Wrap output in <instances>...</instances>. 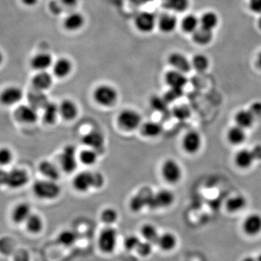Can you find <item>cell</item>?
Instances as JSON below:
<instances>
[{
    "mask_svg": "<svg viewBox=\"0 0 261 261\" xmlns=\"http://www.w3.org/2000/svg\"><path fill=\"white\" fill-rule=\"evenodd\" d=\"M65 7H74L78 3L79 0H59Z\"/></svg>",
    "mask_w": 261,
    "mask_h": 261,
    "instance_id": "56",
    "label": "cell"
},
{
    "mask_svg": "<svg viewBox=\"0 0 261 261\" xmlns=\"http://www.w3.org/2000/svg\"><path fill=\"white\" fill-rule=\"evenodd\" d=\"M136 250L140 256L147 257L151 254L152 250H153V244L147 241H141Z\"/></svg>",
    "mask_w": 261,
    "mask_h": 261,
    "instance_id": "46",
    "label": "cell"
},
{
    "mask_svg": "<svg viewBox=\"0 0 261 261\" xmlns=\"http://www.w3.org/2000/svg\"><path fill=\"white\" fill-rule=\"evenodd\" d=\"M153 194L150 189L144 188L139 192L137 195L133 197L130 201V208L132 211L139 212L145 206L148 207L149 202Z\"/></svg>",
    "mask_w": 261,
    "mask_h": 261,
    "instance_id": "13",
    "label": "cell"
},
{
    "mask_svg": "<svg viewBox=\"0 0 261 261\" xmlns=\"http://www.w3.org/2000/svg\"><path fill=\"white\" fill-rule=\"evenodd\" d=\"M202 144L201 135L195 131L187 133L183 137L182 145L183 150L189 154L198 153Z\"/></svg>",
    "mask_w": 261,
    "mask_h": 261,
    "instance_id": "12",
    "label": "cell"
},
{
    "mask_svg": "<svg viewBox=\"0 0 261 261\" xmlns=\"http://www.w3.org/2000/svg\"><path fill=\"white\" fill-rule=\"evenodd\" d=\"M60 115L65 120H73L78 116L77 104L71 100H65L59 106Z\"/></svg>",
    "mask_w": 261,
    "mask_h": 261,
    "instance_id": "21",
    "label": "cell"
},
{
    "mask_svg": "<svg viewBox=\"0 0 261 261\" xmlns=\"http://www.w3.org/2000/svg\"><path fill=\"white\" fill-rule=\"evenodd\" d=\"M29 180L26 171L21 168H14L9 171L7 176V186L13 189L23 187Z\"/></svg>",
    "mask_w": 261,
    "mask_h": 261,
    "instance_id": "10",
    "label": "cell"
},
{
    "mask_svg": "<svg viewBox=\"0 0 261 261\" xmlns=\"http://www.w3.org/2000/svg\"><path fill=\"white\" fill-rule=\"evenodd\" d=\"M23 98V91L18 86H9L0 94V102L4 105L10 106L20 102Z\"/></svg>",
    "mask_w": 261,
    "mask_h": 261,
    "instance_id": "11",
    "label": "cell"
},
{
    "mask_svg": "<svg viewBox=\"0 0 261 261\" xmlns=\"http://www.w3.org/2000/svg\"><path fill=\"white\" fill-rule=\"evenodd\" d=\"M174 116L179 120H186L190 116V112L187 107L181 106V107H178L174 109Z\"/></svg>",
    "mask_w": 261,
    "mask_h": 261,
    "instance_id": "50",
    "label": "cell"
},
{
    "mask_svg": "<svg viewBox=\"0 0 261 261\" xmlns=\"http://www.w3.org/2000/svg\"><path fill=\"white\" fill-rule=\"evenodd\" d=\"M52 68L57 78L65 79L72 72L73 63L68 58H60L54 62Z\"/></svg>",
    "mask_w": 261,
    "mask_h": 261,
    "instance_id": "14",
    "label": "cell"
},
{
    "mask_svg": "<svg viewBox=\"0 0 261 261\" xmlns=\"http://www.w3.org/2000/svg\"><path fill=\"white\" fill-rule=\"evenodd\" d=\"M33 192L40 199L54 200L60 195L61 188L56 183V181L50 180H40L34 183Z\"/></svg>",
    "mask_w": 261,
    "mask_h": 261,
    "instance_id": "2",
    "label": "cell"
},
{
    "mask_svg": "<svg viewBox=\"0 0 261 261\" xmlns=\"http://www.w3.org/2000/svg\"><path fill=\"white\" fill-rule=\"evenodd\" d=\"M29 104L35 107L36 109L44 108L46 104L48 103L47 96L41 91L35 89L34 92H31L28 95Z\"/></svg>",
    "mask_w": 261,
    "mask_h": 261,
    "instance_id": "35",
    "label": "cell"
},
{
    "mask_svg": "<svg viewBox=\"0 0 261 261\" xmlns=\"http://www.w3.org/2000/svg\"><path fill=\"white\" fill-rule=\"evenodd\" d=\"M141 116L138 112L132 109L122 110L118 116L119 126L125 131H134L140 127L141 123Z\"/></svg>",
    "mask_w": 261,
    "mask_h": 261,
    "instance_id": "4",
    "label": "cell"
},
{
    "mask_svg": "<svg viewBox=\"0 0 261 261\" xmlns=\"http://www.w3.org/2000/svg\"><path fill=\"white\" fill-rule=\"evenodd\" d=\"M141 233L145 241H149L152 244H157L160 235H158V231L153 225L150 223L144 224L141 227Z\"/></svg>",
    "mask_w": 261,
    "mask_h": 261,
    "instance_id": "40",
    "label": "cell"
},
{
    "mask_svg": "<svg viewBox=\"0 0 261 261\" xmlns=\"http://www.w3.org/2000/svg\"><path fill=\"white\" fill-rule=\"evenodd\" d=\"M252 151H253V155H254L256 160L261 159V145L256 146Z\"/></svg>",
    "mask_w": 261,
    "mask_h": 261,
    "instance_id": "57",
    "label": "cell"
},
{
    "mask_svg": "<svg viewBox=\"0 0 261 261\" xmlns=\"http://www.w3.org/2000/svg\"><path fill=\"white\" fill-rule=\"evenodd\" d=\"M227 138L231 144H235V145L241 144L243 141H244L246 138L244 129L237 126V125L231 128L228 131Z\"/></svg>",
    "mask_w": 261,
    "mask_h": 261,
    "instance_id": "34",
    "label": "cell"
},
{
    "mask_svg": "<svg viewBox=\"0 0 261 261\" xmlns=\"http://www.w3.org/2000/svg\"><path fill=\"white\" fill-rule=\"evenodd\" d=\"M246 204H247V201L244 197L238 195V196L233 197L228 201L226 203V208L229 212L235 213V212L242 210L246 206Z\"/></svg>",
    "mask_w": 261,
    "mask_h": 261,
    "instance_id": "41",
    "label": "cell"
},
{
    "mask_svg": "<svg viewBox=\"0 0 261 261\" xmlns=\"http://www.w3.org/2000/svg\"><path fill=\"white\" fill-rule=\"evenodd\" d=\"M118 235L116 229L107 227L101 232L98 240V245L101 251L104 253H112L117 244Z\"/></svg>",
    "mask_w": 261,
    "mask_h": 261,
    "instance_id": "6",
    "label": "cell"
},
{
    "mask_svg": "<svg viewBox=\"0 0 261 261\" xmlns=\"http://www.w3.org/2000/svg\"><path fill=\"white\" fill-rule=\"evenodd\" d=\"M16 116L23 123H34L38 119V112L37 109L31 104L21 105L16 110Z\"/></svg>",
    "mask_w": 261,
    "mask_h": 261,
    "instance_id": "15",
    "label": "cell"
},
{
    "mask_svg": "<svg viewBox=\"0 0 261 261\" xmlns=\"http://www.w3.org/2000/svg\"><path fill=\"white\" fill-rule=\"evenodd\" d=\"M43 119L45 123L53 125L56 122L58 115L60 114L59 106L53 102H49L44 107Z\"/></svg>",
    "mask_w": 261,
    "mask_h": 261,
    "instance_id": "32",
    "label": "cell"
},
{
    "mask_svg": "<svg viewBox=\"0 0 261 261\" xmlns=\"http://www.w3.org/2000/svg\"><path fill=\"white\" fill-rule=\"evenodd\" d=\"M183 95V89H177V88H170L169 90L167 91L166 93L164 95V98L166 100L167 102H174L179 98H181Z\"/></svg>",
    "mask_w": 261,
    "mask_h": 261,
    "instance_id": "47",
    "label": "cell"
},
{
    "mask_svg": "<svg viewBox=\"0 0 261 261\" xmlns=\"http://www.w3.org/2000/svg\"><path fill=\"white\" fill-rule=\"evenodd\" d=\"M209 64L210 62H209L208 58L205 55L199 54L194 57L192 65L196 71L202 72L208 68Z\"/></svg>",
    "mask_w": 261,
    "mask_h": 261,
    "instance_id": "43",
    "label": "cell"
},
{
    "mask_svg": "<svg viewBox=\"0 0 261 261\" xmlns=\"http://www.w3.org/2000/svg\"><path fill=\"white\" fill-rule=\"evenodd\" d=\"M58 1H59V0L57 2L52 1L51 5H50L52 13H55L56 14H60L61 13V6H59Z\"/></svg>",
    "mask_w": 261,
    "mask_h": 261,
    "instance_id": "55",
    "label": "cell"
},
{
    "mask_svg": "<svg viewBox=\"0 0 261 261\" xmlns=\"http://www.w3.org/2000/svg\"><path fill=\"white\" fill-rule=\"evenodd\" d=\"M85 24V19L83 15L77 12L70 13L63 20V26L66 31L76 32L81 29Z\"/></svg>",
    "mask_w": 261,
    "mask_h": 261,
    "instance_id": "17",
    "label": "cell"
},
{
    "mask_svg": "<svg viewBox=\"0 0 261 261\" xmlns=\"http://www.w3.org/2000/svg\"><path fill=\"white\" fill-rule=\"evenodd\" d=\"M162 7L176 13H183L187 10L189 0H161Z\"/></svg>",
    "mask_w": 261,
    "mask_h": 261,
    "instance_id": "29",
    "label": "cell"
},
{
    "mask_svg": "<svg viewBox=\"0 0 261 261\" xmlns=\"http://www.w3.org/2000/svg\"><path fill=\"white\" fill-rule=\"evenodd\" d=\"M2 60H3L2 54H1V52H0V65H1V62H2Z\"/></svg>",
    "mask_w": 261,
    "mask_h": 261,
    "instance_id": "60",
    "label": "cell"
},
{
    "mask_svg": "<svg viewBox=\"0 0 261 261\" xmlns=\"http://www.w3.org/2000/svg\"><path fill=\"white\" fill-rule=\"evenodd\" d=\"M140 242H141V240L137 236H129L125 240L124 246L126 250H129V251H131V250H136V249L137 248Z\"/></svg>",
    "mask_w": 261,
    "mask_h": 261,
    "instance_id": "49",
    "label": "cell"
},
{
    "mask_svg": "<svg viewBox=\"0 0 261 261\" xmlns=\"http://www.w3.org/2000/svg\"><path fill=\"white\" fill-rule=\"evenodd\" d=\"M165 80L170 88L177 89H183L187 83V79L184 74L175 69L166 73Z\"/></svg>",
    "mask_w": 261,
    "mask_h": 261,
    "instance_id": "20",
    "label": "cell"
},
{
    "mask_svg": "<svg viewBox=\"0 0 261 261\" xmlns=\"http://www.w3.org/2000/svg\"><path fill=\"white\" fill-rule=\"evenodd\" d=\"M83 144L89 147L97 150L102 148L104 144V136L99 131H92L83 136L82 139Z\"/></svg>",
    "mask_w": 261,
    "mask_h": 261,
    "instance_id": "22",
    "label": "cell"
},
{
    "mask_svg": "<svg viewBox=\"0 0 261 261\" xmlns=\"http://www.w3.org/2000/svg\"><path fill=\"white\" fill-rule=\"evenodd\" d=\"M200 20L194 15H188L181 21V28L184 32L194 33L199 28Z\"/></svg>",
    "mask_w": 261,
    "mask_h": 261,
    "instance_id": "39",
    "label": "cell"
},
{
    "mask_svg": "<svg viewBox=\"0 0 261 261\" xmlns=\"http://www.w3.org/2000/svg\"><path fill=\"white\" fill-rule=\"evenodd\" d=\"M254 115L252 112L249 110H240L236 114L235 120L237 126L243 128V129H247L254 123L255 119Z\"/></svg>",
    "mask_w": 261,
    "mask_h": 261,
    "instance_id": "30",
    "label": "cell"
},
{
    "mask_svg": "<svg viewBox=\"0 0 261 261\" xmlns=\"http://www.w3.org/2000/svg\"><path fill=\"white\" fill-rule=\"evenodd\" d=\"M161 174L167 182L177 183L181 180L182 170L177 161L173 159H168L162 164Z\"/></svg>",
    "mask_w": 261,
    "mask_h": 261,
    "instance_id": "5",
    "label": "cell"
},
{
    "mask_svg": "<svg viewBox=\"0 0 261 261\" xmlns=\"http://www.w3.org/2000/svg\"><path fill=\"white\" fill-rule=\"evenodd\" d=\"M168 62L174 68V69L181 71L183 74L190 71L192 64L189 60L183 54L180 52H174L168 57Z\"/></svg>",
    "mask_w": 261,
    "mask_h": 261,
    "instance_id": "16",
    "label": "cell"
},
{
    "mask_svg": "<svg viewBox=\"0 0 261 261\" xmlns=\"http://www.w3.org/2000/svg\"><path fill=\"white\" fill-rule=\"evenodd\" d=\"M53 63L51 55L47 52L37 54L31 60V67L37 71H46Z\"/></svg>",
    "mask_w": 261,
    "mask_h": 261,
    "instance_id": "19",
    "label": "cell"
},
{
    "mask_svg": "<svg viewBox=\"0 0 261 261\" xmlns=\"http://www.w3.org/2000/svg\"><path fill=\"white\" fill-rule=\"evenodd\" d=\"M213 38V31L206 28L199 27L193 33V40L197 44L201 45H206L211 42Z\"/></svg>",
    "mask_w": 261,
    "mask_h": 261,
    "instance_id": "31",
    "label": "cell"
},
{
    "mask_svg": "<svg viewBox=\"0 0 261 261\" xmlns=\"http://www.w3.org/2000/svg\"><path fill=\"white\" fill-rule=\"evenodd\" d=\"M177 244V237L172 233H164L163 235H160L157 244L160 248L163 251H171L175 248Z\"/></svg>",
    "mask_w": 261,
    "mask_h": 261,
    "instance_id": "28",
    "label": "cell"
},
{
    "mask_svg": "<svg viewBox=\"0 0 261 261\" xmlns=\"http://www.w3.org/2000/svg\"><path fill=\"white\" fill-rule=\"evenodd\" d=\"M157 25L161 31L165 34H170L177 28L178 20L174 15L165 13L160 16L159 19H158Z\"/></svg>",
    "mask_w": 261,
    "mask_h": 261,
    "instance_id": "24",
    "label": "cell"
},
{
    "mask_svg": "<svg viewBox=\"0 0 261 261\" xmlns=\"http://www.w3.org/2000/svg\"><path fill=\"white\" fill-rule=\"evenodd\" d=\"M158 23L156 16L150 12H141L136 16L134 25L143 34H149L154 30Z\"/></svg>",
    "mask_w": 261,
    "mask_h": 261,
    "instance_id": "7",
    "label": "cell"
},
{
    "mask_svg": "<svg viewBox=\"0 0 261 261\" xmlns=\"http://www.w3.org/2000/svg\"><path fill=\"white\" fill-rule=\"evenodd\" d=\"M61 168L67 174L74 172L77 168V149L74 146L67 145L60 158Z\"/></svg>",
    "mask_w": 261,
    "mask_h": 261,
    "instance_id": "8",
    "label": "cell"
},
{
    "mask_svg": "<svg viewBox=\"0 0 261 261\" xmlns=\"http://www.w3.org/2000/svg\"><path fill=\"white\" fill-rule=\"evenodd\" d=\"M39 170L43 176L47 177V180L57 181L60 177L58 168L48 161H41L39 165Z\"/></svg>",
    "mask_w": 261,
    "mask_h": 261,
    "instance_id": "25",
    "label": "cell"
},
{
    "mask_svg": "<svg viewBox=\"0 0 261 261\" xmlns=\"http://www.w3.org/2000/svg\"><path fill=\"white\" fill-rule=\"evenodd\" d=\"M8 172L3 169H0V185H6L7 181Z\"/></svg>",
    "mask_w": 261,
    "mask_h": 261,
    "instance_id": "54",
    "label": "cell"
},
{
    "mask_svg": "<svg viewBox=\"0 0 261 261\" xmlns=\"http://www.w3.org/2000/svg\"><path fill=\"white\" fill-rule=\"evenodd\" d=\"M257 65H259V68H261V52L258 55Z\"/></svg>",
    "mask_w": 261,
    "mask_h": 261,
    "instance_id": "59",
    "label": "cell"
},
{
    "mask_svg": "<svg viewBox=\"0 0 261 261\" xmlns=\"http://www.w3.org/2000/svg\"><path fill=\"white\" fill-rule=\"evenodd\" d=\"M95 102L102 107H110L117 102L119 94L113 86L107 84L98 86L94 91Z\"/></svg>",
    "mask_w": 261,
    "mask_h": 261,
    "instance_id": "3",
    "label": "cell"
},
{
    "mask_svg": "<svg viewBox=\"0 0 261 261\" xmlns=\"http://www.w3.org/2000/svg\"><path fill=\"white\" fill-rule=\"evenodd\" d=\"M150 103L153 110L162 113L167 110L168 102L164 97L153 96L150 98Z\"/></svg>",
    "mask_w": 261,
    "mask_h": 261,
    "instance_id": "45",
    "label": "cell"
},
{
    "mask_svg": "<svg viewBox=\"0 0 261 261\" xmlns=\"http://www.w3.org/2000/svg\"><path fill=\"white\" fill-rule=\"evenodd\" d=\"M13 153L7 147L0 148V165H7L10 163L13 160Z\"/></svg>",
    "mask_w": 261,
    "mask_h": 261,
    "instance_id": "48",
    "label": "cell"
},
{
    "mask_svg": "<svg viewBox=\"0 0 261 261\" xmlns=\"http://www.w3.org/2000/svg\"><path fill=\"white\" fill-rule=\"evenodd\" d=\"M249 7L255 13H261V0H249Z\"/></svg>",
    "mask_w": 261,
    "mask_h": 261,
    "instance_id": "51",
    "label": "cell"
},
{
    "mask_svg": "<svg viewBox=\"0 0 261 261\" xmlns=\"http://www.w3.org/2000/svg\"><path fill=\"white\" fill-rule=\"evenodd\" d=\"M243 230L246 235L256 236L261 232V216L259 214H251L247 216L243 223Z\"/></svg>",
    "mask_w": 261,
    "mask_h": 261,
    "instance_id": "18",
    "label": "cell"
},
{
    "mask_svg": "<svg viewBox=\"0 0 261 261\" xmlns=\"http://www.w3.org/2000/svg\"><path fill=\"white\" fill-rule=\"evenodd\" d=\"M258 24H259V28H260V29L261 30V17L260 18V19H259V23H258Z\"/></svg>",
    "mask_w": 261,
    "mask_h": 261,
    "instance_id": "61",
    "label": "cell"
},
{
    "mask_svg": "<svg viewBox=\"0 0 261 261\" xmlns=\"http://www.w3.org/2000/svg\"><path fill=\"white\" fill-rule=\"evenodd\" d=\"M22 1H23V2L24 3V4H26V5L31 6L35 4L39 0H22Z\"/></svg>",
    "mask_w": 261,
    "mask_h": 261,
    "instance_id": "58",
    "label": "cell"
},
{
    "mask_svg": "<svg viewBox=\"0 0 261 261\" xmlns=\"http://www.w3.org/2000/svg\"><path fill=\"white\" fill-rule=\"evenodd\" d=\"M175 197L171 191L162 189L153 194L149 202L148 207L151 209L165 208L174 203Z\"/></svg>",
    "mask_w": 261,
    "mask_h": 261,
    "instance_id": "9",
    "label": "cell"
},
{
    "mask_svg": "<svg viewBox=\"0 0 261 261\" xmlns=\"http://www.w3.org/2000/svg\"><path fill=\"white\" fill-rule=\"evenodd\" d=\"M52 84V76L47 71H39L32 79L33 87L37 90L44 92L50 89Z\"/></svg>",
    "mask_w": 261,
    "mask_h": 261,
    "instance_id": "23",
    "label": "cell"
},
{
    "mask_svg": "<svg viewBox=\"0 0 261 261\" xmlns=\"http://www.w3.org/2000/svg\"><path fill=\"white\" fill-rule=\"evenodd\" d=\"M79 161L85 165H93L96 163L98 159V154L97 150L94 149H86L82 150L79 156Z\"/></svg>",
    "mask_w": 261,
    "mask_h": 261,
    "instance_id": "38",
    "label": "cell"
},
{
    "mask_svg": "<svg viewBox=\"0 0 261 261\" xmlns=\"http://www.w3.org/2000/svg\"><path fill=\"white\" fill-rule=\"evenodd\" d=\"M14 261H30L29 255L26 250H20L15 256Z\"/></svg>",
    "mask_w": 261,
    "mask_h": 261,
    "instance_id": "52",
    "label": "cell"
},
{
    "mask_svg": "<svg viewBox=\"0 0 261 261\" xmlns=\"http://www.w3.org/2000/svg\"><path fill=\"white\" fill-rule=\"evenodd\" d=\"M77 236L76 232L71 230H65L58 236V242L65 247H69L75 243Z\"/></svg>",
    "mask_w": 261,
    "mask_h": 261,
    "instance_id": "42",
    "label": "cell"
},
{
    "mask_svg": "<svg viewBox=\"0 0 261 261\" xmlns=\"http://www.w3.org/2000/svg\"><path fill=\"white\" fill-rule=\"evenodd\" d=\"M162 127L159 123L155 121H147L141 126V133L144 137L155 138L161 135Z\"/></svg>",
    "mask_w": 261,
    "mask_h": 261,
    "instance_id": "33",
    "label": "cell"
},
{
    "mask_svg": "<svg viewBox=\"0 0 261 261\" xmlns=\"http://www.w3.org/2000/svg\"><path fill=\"white\" fill-rule=\"evenodd\" d=\"M255 117H261V102H256L252 104L250 109Z\"/></svg>",
    "mask_w": 261,
    "mask_h": 261,
    "instance_id": "53",
    "label": "cell"
},
{
    "mask_svg": "<svg viewBox=\"0 0 261 261\" xmlns=\"http://www.w3.org/2000/svg\"><path fill=\"white\" fill-rule=\"evenodd\" d=\"M101 220L107 225H111L117 221L119 214L113 208H106L101 213Z\"/></svg>",
    "mask_w": 261,
    "mask_h": 261,
    "instance_id": "44",
    "label": "cell"
},
{
    "mask_svg": "<svg viewBox=\"0 0 261 261\" xmlns=\"http://www.w3.org/2000/svg\"><path fill=\"white\" fill-rule=\"evenodd\" d=\"M25 223H26V229L31 233L38 234L42 230V219L37 214L31 213Z\"/></svg>",
    "mask_w": 261,
    "mask_h": 261,
    "instance_id": "36",
    "label": "cell"
},
{
    "mask_svg": "<svg viewBox=\"0 0 261 261\" xmlns=\"http://www.w3.org/2000/svg\"><path fill=\"white\" fill-rule=\"evenodd\" d=\"M31 214V207L26 202L16 205L12 214L13 221L16 223H25Z\"/></svg>",
    "mask_w": 261,
    "mask_h": 261,
    "instance_id": "26",
    "label": "cell"
},
{
    "mask_svg": "<svg viewBox=\"0 0 261 261\" xmlns=\"http://www.w3.org/2000/svg\"><path fill=\"white\" fill-rule=\"evenodd\" d=\"M255 160L256 158L253 151L247 149L240 150L235 156L236 164L241 168H247L251 166Z\"/></svg>",
    "mask_w": 261,
    "mask_h": 261,
    "instance_id": "27",
    "label": "cell"
},
{
    "mask_svg": "<svg viewBox=\"0 0 261 261\" xmlns=\"http://www.w3.org/2000/svg\"><path fill=\"white\" fill-rule=\"evenodd\" d=\"M104 183V178L98 172L82 171L77 174L73 180V186L79 192H87L91 188L102 187Z\"/></svg>",
    "mask_w": 261,
    "mask_h": 261,
    "instance_id": "1",
    "label": "cell"
},
{
    "mask_svg": "<svg viewBox=\"0 0 261 261\" xmlns=\"http://www.w3.org/2000/svg\"><path fill=\"white\" fill-rule=\"evenodd\" d=\"M258 261H261V254L259 256V258H258Z\"/></svg>",
    "mask_w": 261,
    "mask_h": 261,
    "instance_id": "62",
    "label": "cell"
},
{
    "mask_svg": "<svg viewBox=\"0 0 261 261\" xmlns=\"http://www.w3.org/2000/svg\"><path fill=\"white\" fill-rule=\"evenodd\" d=\"M219 22V17L216 13L213 12L205 13L200 19L201 26L206 29L211 30V31L217 27Z\"/></svg>",
    "mask_w": 261,
    "mask_h": 261,
    "instance_id": "37",
    "label": "cell"
}]
</instances>
